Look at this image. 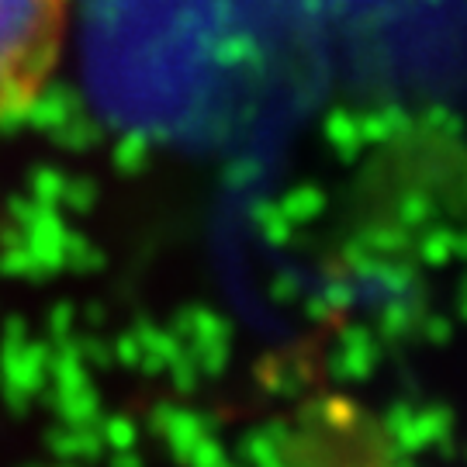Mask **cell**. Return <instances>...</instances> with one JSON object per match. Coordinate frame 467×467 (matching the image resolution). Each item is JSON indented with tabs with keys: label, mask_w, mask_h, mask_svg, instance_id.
Instances as JSON below:
<instances>
[{
	"label": "cell",
	"mask_w": 467,
	"mask_h": 467,
	"mask_svg": "<svg viewBox=\"0 0 467 467\" xmlns=\"http://www.w3.org/2000/svg\"><path fill=\"white\" fill-rule=\"evenodd\" d=\"M69 0H0V125L52 80L67 46Z\"/></svg>",
	"instance_id": "cell-1"
}]
</instances>
